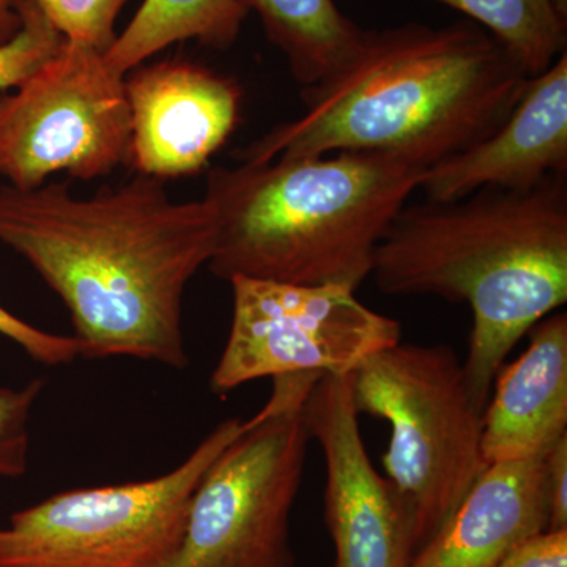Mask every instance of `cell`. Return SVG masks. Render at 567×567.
<instances>
[{"label": "cell", "mask_w": 567, "mask_h": 567, "mask_svg": "<svg viewBox=\"0 0 567 567\" xmlns=\"http://www.w3.org/2000/svg\"><path fill=\"white\" fill-rule=\"evenodd\" d=\"M0 567H17V566H3V565H0Z\"/></svg>", "instance_id": "25"}, {"label": "cell", "mask_w": 567, "mask_h": 567, "mask_svg": "<svg viewBox=\"0 0 567 567\" xmlns=\"http://www.w3.org/2000/svg\"><path fill=\"white\" fill-rule=\"evenodd\" d=\"M17 0H0V43L17 35L21 28V17L14 7Z\"/></svg>", "instance_id": "24"}, {"label": "cell", "mask_w": 567, "mask_h": 567, "mask_svg": "<svg viewBox=\"0 0 567 567\" xmlns=\"http://www.w3.org/2000/svg\"><path fill=\"white\" fill-rule=\"evenodd\" d=\"M320 375L274 379L267 404L205 472L164 567H295L290 513L311 442L303 402Z\"/></svg>", "instance_id": "6"}, {"label": "cell", "mask_w": 567, "mask_h": 567, "mask_svg": "<svg viewBox=\"0 0 567 567\" xmlns=\"http://www.w3.org/2000/svg\"><path fill=\"white\" fill-rule=\"evenodd\" d=\"M544 486L548 509L547 532L567 529V435L544 454Z\"/></svg>", "instance_id": "22"}, {"label": "cell", "mask_w": 567, "mask_h": 567, "mask_svg": "<svg viewBox=\"0 0 567 567\" xmlns=\"http://www.w3.org/2000/svg\"><path fill=\"white\" fill-rule=\"evenodd\" d=\"M63 39L106 54L117 33L115 21L128 0H33Z\"/></svg>", "instance_id": "19"}, {"label": "cell", "mask_w": 567, "mask_h": 567, "mask_svg": "<svg viewBox=\"0 0 567 567\" xmlns=\"http://www.w3.org/2000/svg\"><path fill=\"white\" fill-rule=\"evenodd\" d=\"M567 173V54L529 78L525 91L486 140L429 167L420 189L451 203L483 188L529 189Z\"/></svg>", "instance_id": "12"}, {"label": "cell", "mask_w": 567, "mask_h": 567, "mask_svg": "<svg viewBox=\"0 0 567 567\" xmlns=\"http://www.w3.org/2000/svg\"><path fill=\"white\" fill-rule=\"evenodd\" d=\"M0 334L21 347L29 357L44 365L73 363L81 357V346L74 336L52 334L25 323L0 306Z\"/></svg>", "instance_id": "21"}, {"label": "cell", "mask_w": 567, "mask_h": 567, "mask_svg": "<svg viewBox=\"0 0 567 567\" xmlns=\"http://www.w3.org/2000/svg\"><path fill=\"white\" fill-rule=\"evenodd\" d=\"M498 567H567V529L525 540Z\"/></svg>", "instance_id": "23"}, {"label": "cell", "mask_w": 567, "mask_h": 567, "mask_svg": "<svg viewBox=\"0 0 567 567\" xmlns=\"http://www.w3.org/2000/svg\"><path fill=\"white\" fill-rule=\"evenodd\" d=\"M528 80L472 21L364 32L341 69L301 89L305 111L238 151L237 159L380 152L427 171L491 136Z\"/></svg>", "instance_id": "2"}, {"label": "cell", "mask_w": 567, "mask_h": 567, "mask_svg": "<svg viewBox=\"0 0 567 567\" xmlns=\"http://www.w3.org/2000/svg\"><path fill=\"white\" fill-rule=\"evenodd\" d=\"M544 456L488 465L409 567H498L547 532Z\"/></svg>", "instance_id": "13"}, {"label": "cell", "mask_w": 567, "mask_h": 567, "mask_svg": "<svg viewBox=\"0 0 567 567\" xmlns=\"http://www.w3.org/2000/svg\"><path fill=\"white\" fill-rule=\"evenodd\" d=\"M126 76L104 52L63 40L59 51L0 95V175L18 189L66 173L95 181L128 162Z\"/></svg>", "instance_id": "8"}, {"label": "cell", "mask_w": 567, "mask_h": 567, "mask_svg": "<svg viewBox=\"0 0 567 567\" xmlns=\"http://www.w3.org/2000/svg\"><path fill=\"white\" fill-rule=\"evenodd\" d=\"M303 420L324 457V524L334 567H409L415 555L412 520L365 451L352 374L320 375L306 395Z\"/></svg>", "instance_id": "10"}, {"label": "cell", "mask_w": 567, "mask_h": 567, "mask_svg": "<svg viewBox=\"0 0 567 567\" xmlns=\"http://www.w3.org/2000/svg\"><path fill=\"white\" fill-rule=\"evenodd\" d=\"M210 200L175 203L163 181L76 197L66 183L0 186V244L69 308L81 357L188 364L183 295L215 251Z\"/></svg>", "instance_id": "1"}, {"label": "cell", "mask_w": 567, "mask_h": 567, "mask_svg": "<svg viewBox=\"0 0 567 567\" xmlns=\"http://www.w3.org/2000/svg\"><path fill=\"white\" fill-rule=\"evenodd\" d=\"M41 391L39 379L21 388L0 386V477H20L28 472L29 425Z\"/></svg>", "instance_id": "20"}, {"label": "cell", "mask_w": 567, "mask_h": 567, "mask_svg": "<svg viewBox=\"0 0 567 567\" xmlns=\"http://www.w3.org/2000/svg\"><path fill=\"white\" fill-rule=\"evenodd\" d=\"M371 276L385 295L470 306L464 372L484 412L507 354L566 305V174L529 189L483 188L451 203L405 205L377 248Z\"/></svg>", "instance_id": "3"}, {"label": "cell", "mask_w": 567, "mask_h": 567, "mask_svg": "<svg viewBox=\"0 0 567 567\" xmlns=\"http://www.w3.org/2000/svg\"><path fill=\"white\" fill-rule=\"evenodd\" d=\"M126 96L132 112L128 162L141 175L163 182L199 174L240 115V87L188 61L137 66L126 78Z\"/></svg>", "instance_id": "11"}, {"label": "cell", "mask_w": 567, "mask_h": 567, "mask_svg": "<svg viewBox=\"0 0 567 567\" xmlns=\"http://www.w3.org/2000/svg\"><path fill=\"white\" fill-rule=\"evenodd\" d=\"M358 415L388 421L386 477L412 520L415 554L453 516L487 468L483 410L450 346L395 344L352 374Z\"/></svg>", "instance_id": "5"}, {"label": "cell", "mask_w": 567, "mask_h": 567, "mask_svg": "<svg viewBox=\"0 0 567 567\" xmlns=\"http://www.w3.org/2000/svg\"><path fill=\"white\" fill-rule=\"evenodd\" d=\"M425 169L380 152H338L215 167L208 267L229 282L260 279L357 290Z\"/></svg>", "instance_id": "4"}, {"label": "cell", "mask_w": 567, "mask_h": 567, "mask_svg": "<svg viewBox=\"0 0 567 567\" xmlns=\"http://www.w3.org/2000/svg\"><path fill=\"white\" fill-rule=\"evenodd\" d=\"M256 10L268 39L286 54L301 89L341 69L363 40V29L334 0H241Z\"/></svg>", "instance_id": "15"}, {"label": "cell", "mask_w": 567, "mask_h": 567, "mask_svg": "<svg viewBox=\"0 0 567 567\" xmlns=\"http://www.w3.org/2000/svg\"><path fill=\"white\" fill-rule=\"evenodd\" d=\"M486 29L529 78L566 52L565 0H439Z\"/></svg>", "instance_id": "17"}, {"label": "cell", "mask_w": 567, "mask_h": 567, "mask_svg": "<svg viewBox=\"0 0 567 567\" xmlns=\"http://www.w3.org/2000/svg\"><path fill=\"white\" fill-rule=\"evenodd\" d=\"M246 13L241 0H144L104 58L126 76L177 41L197 40L224 50L237 40Z\"/></svg>", "instance_id": "16"}, {"label": "cell", "mask_w": 567, "mask_h": 567, "mask_svg": "<svg viewBox=\"0 0 567 567\" xmlns=\"http://www.w3.org/2000/svg\"><path fill=\"white\" fill-rule=\"evenodd\" d=\"M245 427L240 417L223 421L166 475L62 492L13 514L0 529V565L166 566L181 548L200 480Z\"/></svg>", "instance_id": "7"}, {"label": "cell", "mask_w": 567, "mask_h": 567, "mask_svg": "<svg viewBox=\"0 0 567 567\" xmlns=\"http://www.w3.org/2000/svg\"><path fill=\"white\" fill-rule=\"evenodd\" d=\"M14 6L21 17V29L13 39L0 43V91L17 87L51 59L65 40L33 0H17Z\"/></svg>", "instance_id": "18"}, {"label": "cell", "mask_w": 567, "mask_h": 567, "mask_svg": "<svg viewBox=\"0 0 567 567\" xmlns=\"http://www.w3.org/2000/svg\"><path fill=\"white\" fill-rule=\"evenodd\" d=\"M528 336L525 353L499 369L484 409L487 465L544 456L567 435L566 312H551Z\"/></svg>", "instance_id": "14"}, {"label": "cell", "mask_w": 567, "mask_h": 567, "mask_svg": "<svg viewBox=\"0 0 567 567\" xmlns=\"http://www.w3.org/2000/svg\"><path fill=\"white\" fill-rule=\"evenodd\" d=\"M229 284L233 323L212 374L215 393L300 372L353 374L365 358L401 342V323L347 287L248 278Z\"/></svg>", "instance_id": "9"}]
</instances>
